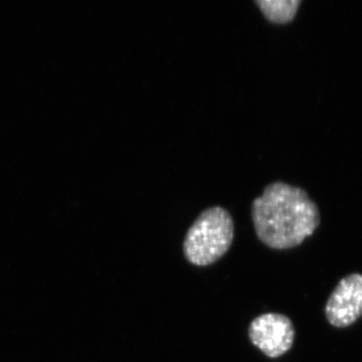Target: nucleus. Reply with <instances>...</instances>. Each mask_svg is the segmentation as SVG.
<instances>
[{"label":"nucleus","instance_id":"obj_1","mask_svg":"<svg viewBox=\"0 0 362 362\" xmlns=\"http://www.w3.org/2000/svg\"><path fill=\"white\" fill-rule=\"evenodd\" d=\"M252 221L258 239L274 250L300 246L320 225V211L303 188L276 181L252 204Z\"/></svg>","mask_w":362,"mask_h":362},{"label":"nucleus","instance_id":"obj_2","mask_svg":"<svg viewBox=\"0 0 362 362\" xmlns=\"http://www.w3.org/2000/svg\"><path fill=\"white\" fill-rule=\"evenodd\" d=\"M233 238L235 226L230 214L221 206L209 207L188 228L183 255L192 265H213L230 249Z\"/></svg>","mask_w":362,"mask_h":362},{"label":"nucleus","instance_id":"obj_3","mask_svg":"<svg viewBox=\"0 0 362 362\" xmlns=\"http://www.w3.org/2000/svg\"><path fill=\"white\" fill-rule=\"evenodd\" d=\"M249 338L266 356L278 358L292 349L295 327L283 314H262L250 324Z\"/></svg>","mask_w":362,"mask_h":362},{"label":"nucleus","instance_id":"obj_4","mask_svg":"<svg viewBox=\"0 0 362 362\" xmlns=\"http://www.w3.org/2000/svg\"><path fill=\"white\" fill-rule=\"evenodd\" d=\"M328 322L337 328L349 327L362 316V275L350 274L340 280L325 306Z\"/></svg>","mask_w":362,"mask_h":362},{"label":"nucleus","instance_id":"obj_5","mask_svg":"<svg viewBox=\"0 0 362 362\" xmlns=\"http://www.w3.org/2000/svg\"><path fill=\"white\" fill-rule=\"evenodd\" d=\"M264 16L272 23L287 25L294 20L301 0H256Z\"/></svg>","mask_w":362,"mask_h":362}]
</instances>
